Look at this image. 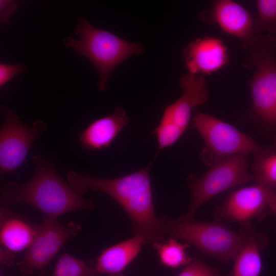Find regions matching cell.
Instances as JSON below:
<instances>
[{
    "instance_id": "cell-3",
    "label": "cell",
    "mask_w": 276,
    "mask_h": 276,
    "mask_svg": "<svg viewBox=\"0 0 276 276\" xmlns=\"http://www.w3.org/2000/svg\"><path fill=\"white\" fill-rule=\"evenodd\" d=\"M75 33L79 39L68 36L64 40V44L94 64L100 79L98 85L100 90L106 89L114 68L143 51L141 43L127 41L108 31L96 28L84 17L78 19Z\"/></svg>"
},
{
    "instance_id": "cell-26",
    "label": "cell",
    "mask_w": 276,
    "mask_h": 276,
    "mask_svg": "<svg viewBox=\"0 0 276 276\" xmlns=\"http://www.w3.org/2000/svg\"><path fill=\"white\" fill-rule=\"evenodd\" d=\"M13 252L5 248H1V263L7 266H12L15 262V255Z\"/></svg>"
},
{
    "instance_id": "cell-10",
    "label": "cell",
    "mask_w": 276,
    "mask_h": 276,
    "mask_svg": "<svg viewBox=\"0 0 276 276\" xmlns=\"http://www.w3.org/2000/svg\"><path fill=\"white\" fill-rule=\"evenodd\" d=\"M270 189L256 184L234 191L217 209V216L239 222L242 226L250 224L253 219H264L271 213L268 205Z\"/></svg>"
},
{
    "instance_id": "cell-20",
    "label": "cell",
    "mask_w": 276,
    "mask_h": 276,
    "mask_svg": "<svg viewBox=\"0 0 276 276\" xmlns=\"http://www.w3.org/2000/svg\"><path fill=\"white\" fill-rule=\"evenodd\" d=\"M94 266L68 254L59 257L51 276H99Z\"/></svg>"
},
{
    "instance_id": "cell-23",
    "label": "cell",
    "mask_w": 276,
    "mask_h": 276,
    "mask_svg": "<svg viewBox=\"0 0 276 276\" xmlns=\"http://www.w3.org/2000/svg\"><path fill=\"white\" fill-rule=\"evenodd\" d=\"M177 276H223L216 268L200 260H193Z\"/></svg>"
},
{
    "instance_id": "cell-22",
    "label": "cell",
    "mask_w": 276,
    "mask_h": 276,
    "mask_svg": "<svg viewBox=\"0 0 276 276\" xmlns=\"http://www.w3.org/2000/svg\"><path fill=\"white\" fill-rule=\"evenodd\" d=\"M185 131L173 122L162 118L159 125L153 130V134L157 139L158 150L173 146Z\"/></svg>"
},
{
    "instance_id": "cell-5",
    "label": "cell",
    "mask_w": 276,
    "mask_h": 276,
    "mask_svg": "<svg viewBox=\"0 0 276 276\" xmlns=\"http://www.w3.org/2000/svg\"><path fill=\"white\" fill-rule=\"evenodd\" d=\"M164 218L166 235L223 263L233 261L246 236L243 227L236 233L220 223L198 221L184 215L176 219Z\"/></svg>"
},
{
    "instance_id": "cell-9",
    "label": "cell",
    "mask_w": 276,
    "mask_h": 276,
    "mask_svg": "<svg viewBox=\"0 0 276 276\" xmlns=\"http://www.w3.org/2000/svg\"><path fill=\"white\" fill-rule=\"evenodd\" d=\"M80 225L73 222L66 225L60 223L57 218L45 217L38 225L31 245L24 258L17 263L25 275L43 269L71 238L81 231Z\"/></svg>"
},
{
    "instance_id": "cell-2",
    "label": "cell",
    "mask_w": 276,
    "mask_h": 276,
    "mask_svg": "<svg viewBox=\"0 0 276 276\" xmlns=\"http://www.w3.org/2000/svg\"><path fill=\"white\" fill-rule=\"evenodd\" d=\"M33 159L36 164L34 174L21 186L15 182L6 183L1 191V208L27 204L46 217L55 218L94 208L92 200L83 198L59 175L51 160L38 154Z\"/></svg>"
},
{
    "instance_id": "cell-6",
    "label": "cell",
    "mask_w": 276,
    "mask_h": 276,
    "mask_svg": "<svg viewBox=\"0 0 276 276\" xmlns=\"http://www.w3.org/2000/svg\"><path fill=\"white\" fill-rule=\"evenodd\" d=\"M193 123L205 142L201 158L209 166L232 155L253 153L256 155L267 149L231 124L210 114L196 112Z\"/></svg>"
},
{
    "instance_id": "cell-13",
    "label": "cell",
    "mask_w": 276,
    "mask_h": 276,
    "mask_svg": "<svg viewBox=\"0 0 276 276\" xmlns=\"http://www.w3.org/2000/svg\"><path fill=\"white\" fill-rule=\"evenodd\" d=\"M179 85L183 90L182 95L165 108L162 118L173 122L186 130L192 110L207 100L210 90L201 75L188 73L181 78Z\"/></svg>"
},
{
    "instance_id": "cell-18",
    "label": "cell",
    "mask_w": 276,
    "mask_h": 276,
    "mask_svg": "<svg viewBox=\"0 0 276 276\" xmlns=\"http://www.w3.org/2000/svg\"><path fill=\"white\" fill-rule=\"evenodd\" d=\"M177 240L171 237L165 242H157L152 244L160 263L167 267L176 268L186 266L193 261L186 251L190 244H182Z\"/></svg>"
},
{
    "instance_id": "cell-15",
    "label": "cell",
    "mask_w": 276,
    "mask_h": 276,
    "mask_svg": "<svg viewBox=\"0 0 276 276\" xmlns=\"http://www.w3.org/2000/svg\"><path fill=\"white\" fill-rule=\"evenodd\" d=\"M242 227L246 232V238L227 276H259L262 266L260 254L268 246V238L265 234L257 232L251 224Z\"/></svg>"
},
{
    "instance_id": "cell-29",
    "label": "cell",
    "mask_w": 276,
    "mask_h": 276,
    "mask_svg": "<svg viewBox=\"0 0 276 276\" xmlns=\"http://www.w3.org/2000/svg\"><path fill=\"white\" fill-rule=\"evenodd\" d=\"M1 276H2V275H1Z\"/></svg>"
},
{
    "instance_id": "cell-16",
    "label": "cell",
    "mask_w": 276,
    "mask_h": 276,
    "mask_svg": "<svg viewBox=\"0 0 276 276\" xmlns=\"http://www.w3.org/2000/svg\"><path fill=\"white\" fill-rule=\"evenodd\" d=\"M145 245L143 238L138 235L104 249L94 265L99 274L109 276L121 274L136 258Z\"/></svg>"
},
{
    "instance_id": "cell-21",
    "label": "cell",
    "mask_w": 276,
    "mask_h": 276,
    "mask_svg": "<svg viewBox=\"0 0 276 276\" xmlns=\"http://www.w3.org/2000/svg\"><path fill=\"white\" fill-rule=\"evenodd\" d=\"M257 15L254 19L256 35L261 32L276 35V0L256 1Z\"/></svg>"
},
{
    "instance_id": "cell-12",
    "label": "cell",
    "mask_w": 276,
    "mask_h": 276,
    "mask_svg": "<svg viewBox=\"0 0 276 276\" xmlns=\"http://www.w3.org/2000/svg\"><path fill=\"white\" fill-rule=\"evenodd\" d=\"M182 55L188 73L193 75H211L229 62L227 46L214 37L195 39L183 49Z\"/></svg>"
},
{
    "instance_id": "cell-28",
    "label": "cell",
    "mask_w": 276,
    "mask_h": 276,
    "mask_svg": "<svg viewBox=\"0 0 276 276\" xmlns=\"http://www.w3.org/2000/svg\"><path fill=\"white\" fill-rule=\"evenodd\" d=\"M111 276H123V275H122L121 274H116V275H111Z\"/></svg>"
},
{
    "instance_id": "cell-27",
    "label": "cell",
    "mask_w": 276,
    "mask_h": 276,
    "mask_svg": "<svg viewBox=\"0 0 276 276\" xmlns=\"http://www.w3.org/2000/svg\"><path fill=\"white\" fill-rule=\"evenodd\" d=\"M268 205L271 212L276 216V191L272 189L269 192Z\"/></svg>"
},
{
    "instance_id": "cell-24",
    "label": "cell",
    "mask_w": 276,
    "mask_h": 276,
    "mask_svg": "<svg viewBox=\"0 0 276 276\" xmlns=\"http://www.w3.org/2000/svg\"><path fill=\"white\" fill-rule=\"evenodd\" d=\"M25 68L22 64H0V87H3L12 78L17 76Z\"/></svg>"
},
{
    "instance_id": "cell-11",
    "label": "cell",
    "mask_w": 276,
    "mask_h": 276,
    "mask_svg": "<svg viewBox=\"0 0 276 276\" xmlns=\"http://www.w3.org/2000/svg\"><path fill=\"white\" fill-rule=\"evenodd\" d=\"M203 22L217 25L224 32L242 41L246 49L257 35L254 19L242 5L232 0H216L199 15Z\"/></svg>"
},
{
    "instance_id": "cell-19",
    "label": "cell",
    "mask_w": 276,
    "mask_h": 276,
    "mask_svg": "<svg viewBox=\"0 0 276 276\" xmlns=\"http://www.w3.org/2000/svg\"><path fill=\"white\" fill-rule=\"evenodd\" d=\"M253 164L256 184L263 185L276 190V148H267L255 155Z\"/></svg>"
},
{
    "instance_id": "cell-25",
    "label": "cell",
    "mask_w": 276,
    "mask_h": 276,
    "mask_svg": "<svg viewBox=\"0 0 276 276\" xmlns=\"http://www.w3.org/2000/svg\"><path fill=\"white\" fill-rule=\"evenodd\" d=\"M17 2L15 1H0V22L4 26L7 24L17 9Z\"/></svg>"
},
{
    "instance_id": "cell-7",
    "label": "cell",
    "mask_w": 276,
    "mask_h": 276,
    "mask_svg": "<svg viewBox=\"0 0 276 276\" xmlns=\"http://www.w3.org/2000/svg\"><path fill=\"white\" fill-rule=\"evenodd\" d=\"M247 154L240 153L223 158L200 178L191 180L192 193L188 213L184 215L194 218L198 210L211 198L228 189L254 181V175L247 171Z\"/></svg>"
},
{
    "instance_id": "cell-17",
    "label": "cell",
    "mask_w": 276,
    "mask_h": 276,
    "mask_svg": "<svg viewBox=\"0 0 276 276\" xmlns=\"http://www.w3.org/2000/svg\"><path fill=\"white\" fill-rule=\"evenodd\" d=\"M11 209L1 208L0 242L4 248L12 252L28 248L37 232V226L15 216Z\"/></svg>"
},
{
    "instance_id": "cell-8",
    "label": "cell",
    "mask_w": 276,
    "mask_h": 276,
    "mask_svg": "<svg viewBox=\"0 0 276 276\" xmlns=\"http://www.w3.org/2000/svg\"><path fill=\"white\" fill-rule=\"evenodd\" d=\"M4 121L0 128V173L4 175L15 172L26 160L35 141L47 129L42 121L29 125L23 122L12 109L2 105Z\"/></svg>"
},
{
    "instance_id": "cell-1",
    "label": "cell",
    "mask_w": 276,
    "mask_h": 276,
    "mask_svg": "<svg viewBox=\"0 0 276 276\" xmlns=\"http://www.w3.org/2000/svg\"><path fill=\"white\" fill-rule=\"evenodd\" d=\"M154 160L135 172L114 179H102L70 170L67 183L80 195L88 190L103 192L114 199L127 214L134 235L145 245L163 241L166 235L165 218L155 214L150 176Z\"/></svg>"
},
{
    "instance_id": "cell-14",
    "label": "cell",
    "mask_w": 276,
    "mask_h": 276,
    "mask_svg": "<svg viewBox=\"0 0 276 276\" xmlns=\"http://www.w3.org/2000/svg\"><path fill=\"white\" fill-rule=\"evenodd\" d=\"M129 122L124 108L117 107L109 116L92 122L79 134L81 147L88 151L109 147Z\"/></svg>"
},
{
    "instance_id": "cell-4",
    "label": "cell",
    "mask_w": 276,
    "mask_h": 276,
    "mask_svg": "<svg viewBox=\"0 0 276 276\" xmlns=\"http://www.w3.org/2000/svg\"><path fill=\"white\" fill-rule=\"evenodd\" d=\"M246 49L249 53L242 65L254 70L249 80L252 111L276 125V35H257Z\"/></svg>"
}]
</instances>
